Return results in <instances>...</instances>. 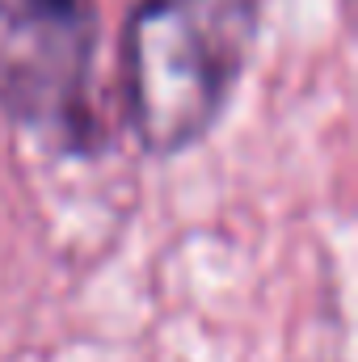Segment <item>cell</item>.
Listing matches in <instances>:
<instances>
[{
    "instance_id": "6da1fadb",
    "label": "cell",
    "mask_w": 358,
    "mask_h": 362,
    "mask_svg": "<svg viewBox=\"0 0 358 362\" xmlns=\"http://www.w3.org/2000/svg\"><path fill=\"white\" fill-rule=\"evenodd\" d=\"M258 38V0H139L122 38L127 114L156 156L194 148L224 114Z\"/></svg>"
},
{
    "instance_id": "7a4b0ae2",
    "label": "cell",
    "mask_w": 358,
    "mask_h": 362,
    "mask_svg": "<svg viewBox=\"0 0 358 362\" xmlns=\"http://www.w3.org/2000/svg\"><path fill=\"white\" fill-rule=\"evenodd\" d=\"M97 0H0V110L34 131L85 127Z\"/></svg>"
}]
</instances>
